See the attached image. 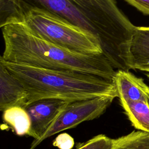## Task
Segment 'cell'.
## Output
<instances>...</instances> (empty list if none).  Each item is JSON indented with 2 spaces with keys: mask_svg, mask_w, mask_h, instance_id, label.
Segmentation results:
<instances>
[{
  "mask_svg": "<svg viewBox=\"0 0 149 149\" xmlns=\"http://www.w3.org/2000/svg\"><path fill=\"white\" fill-rule=\"evenodd\" d=\"M3 119L17 135H28L31 127V120L25 108L19 107L8 108L3 111Z\"/></svg>",
  "mask_w": 149,
  "mask_h": 149,
  "instance_id": "12",
  "label": "cell"
},
{
  "mask_svg": "<svg viewBox=\"0 0 149 149\" xmlns=\"http://www.w3.org/2000/svg\"><path fill=\"white\" fill-rule=\"evenodd\" d=\"M130 69L149 73V26H136L129 47Z\"/></svg>",
  "mask_w": 149,
  "mask_h": 149,
  "instance_id": "10",
  "label": "cell"
},
{
  "mask_svg": "<svg viewBox=\"0 0 149 149\" xmlns=\"http://www.w3.org/2000/svg\"><path fill=\"white\" fill-rule=\"evenodd\" d=\"M95 30L103 54L114 69L129 71V47L135 26L116 0H67Z\"/></svg>",
  "mask_w": 149,
  "mask_h": 149,
  "instance_id": "3",
  "label": "cell"
},
{
  "mask_svg": "<svg viewBox=\"0 0 149 149\" xmlns=\"http://www.w3.org/2000/svg\"><path fill=\"white\" fill-rule=\"evenodd\" d=\"M146 75H147V77H148V80H149V73H148Z\"/></svg>",
  "mask_w": 149,
  "mask_h": 149,
  "instance_id": "17",
  "label": "cell"
},
{
  "mask_svg": "<svg viewBox=\"0 0 149 149\" xmlns=\"http://www.w3.org/2000/svg\"><path fill=\"white\" fill-rule=\"evenodd\" d=\"M129 119L137 129L149 133V103L141 101H120Z\"/></svg>",
  "mask_w": 149,
  "mask_h": 149,
  "instance_id": "11",
  "label": "cell"
},
{
  "mask_svg": "<svg viewBox=\"0 0 149 149\" xmlns=\"http://www.w3.org/2000/svg\"><path fill=\"white\" fill-rule=\"evenodd\" d=\"M1 28L5 48L0 59L5 62L76 71L114 80L116 70L103 54L69 51L37 37L23 23H12Z\"/></svg>",
  "mask_w": 149,
  "mask_h": 149,
  "instance_id": "1",
  "label": "cell"
},
{
  "mask_svg": "<svg viewBox=\"0 0 149 149\" xmlns=\"http://www.w3.org/2000/svg\"><path fill=\"white\" fill-rule=\"evenodd\" d=\"M113 145V139L104 134H99L80 144L76 149H112Z\"/></svg>",
  "mask_w": 149,
  "mask_h": 149,
  "instance_id": "14",
  "label": "cell"
},
{
  "mask_svg": "<svg viewBox=\"0 0 149 149\" xmlns=\"http://www.w3.org/2000/svg\"><path fill=\"white\" fill-rule=\"evenodd\" d=\"M23 1L33 7L45 9L74 25L92 33L97 37L95 30L90 23L67 0Z\"/></svg>",
  "mask_w": 149,
  "mask_h": 149,
  "instance_id": "9",
  "label": "cell"
},
{
  "mask_svg": "<svg viewBox=\"0 0 149 149\" xmlns=\"http://www.w3.org/2000/svg\"><path fill=\"white\" fill-rule=\"evenodd\" d=\"M20 23L37 37L69 51L86 55L103 54L96 36L45 9L26 3Z\"/></svg>",
  "mask_w": 149,
  "mask_h": 149,
  "instance_id": "4",
  "label": "cell"
},
{
  "mask_svg": "<svg viewBox=\"0 0 149 149\" xmlns=\"http://www.w3.org/2000/svg\"><path fill=\"white\" fill-rule=\"evenodd\" d=\"M115 98L112 96H100L69 102L42 137L38 140H34L30 149H34L43 140L55 134L74 127L83 122L99 117Z\"/></svg>",
  "mask_w": 149,
  "mask_h": 149,
  "instance_id": "5",
  "label": "cell"
},
{
  "mask_svg": "<svg viewBox=\"0 0 149 149\" xmlns=\"http://www.w3.org/2000/svg\"><path fill=\"white\" fill-rule=\"evenodd\" d=\"M69 102L56 98H45L29 104L25 109L31 120L28 136L38 140L48 129Z\"/></svg>",
  "mask_w": 149,
  "mask_h": 149,
  "instance_id": "6",
  "label": "cell"
},
{
  "mask_svg": "<svg viewBox=\"0 0 149 149\" xmlns=\"http://www.w3.org/2000/svg\"><path fill=\"white\" fill-rule=\"evenodd\" d=\"M112 149H149V133L141 130L113 139Z\"/></svg>",
  "mask_w": 149,
  "mask_h": 149,
  "instance_id": "13",
  "label": "cell"
},
{
  "mask_svg": "<svg viewBox=\"0 0 149 149\" xmlns=\"http://www.w3.org/2000/svg\"><path fill=\"white\" fill-rule=\"evenodd\" d=\"M120 101H141L148 102L149 86L144 80L129 71L117 70L114 77Z\"/></svg>",
  "mask_w": 149,
  "mask_h": 149,
  "instance_id": "8",
  "label": "cell"
},
{
  "mask_svg": "<svg viewBox=\"0 0 149 149\" xmlns=\"http://www.w3.org/2000/svg\"><path fill=\"white\" fill-rule=\"evenodd\" d=\"M148 103H149V101H148Z\"/></svg>",
  "mask_w": 149,
  "mask_h": 149,
  "instance_id": "18",
  "label": "cell"
},
{
  "mask_svg": "<svg viewBox=\"0 0 149 149\" xmlns=\"http://www.w3.org/2000/svg\"><path fill=\"white\" fill-rule=\"evenodd\" d=\"M28 93L23 84L0 62V110L28 105Z\"/></svg>",
  "mask_w": 149,
  "mask_h": 149,
  "instance_id": "7",
  "label": "cell"
},
{
  "mask_svg": "<svg viewBox=\"0 0 149 149\" xmlns=\"http://www.w3.org/2000/svg\"><path fill=\"white\" fill-rule=\"evenodd\" d=\"M0 62L24 86L29 104L45 98L73 102L100 96L118 97L114 80L76 71L45 69L1 59Z\"/></svg>",
  "mask_w": 149,
  "mask_h": 149,
  "instance_id": "2",
  "label": "cell"
},
{
  "mask_svg": "<svg viewBox=\"0 0 149 149\" xmlns=\"http://www.w3.org/2000/svg\"><path fill=\"white\" fill-rule=\"evenodd\" d=\"M74 144L73 138L66 133L58 135L53 141V145L59 149H72Z\"/></svg>",
  "mask_w": 149,
  "mask_h": 149,
  "instance_id": "15",
  "label": "cell"
},
{
  "mask_svg": "<svg viewBox=\"0 0 149 149\" xmlns=\"http://www.w3.org/2000/svg\"><path fill=\"white\" fill-rule=\"evenodd\" d=\"M146 15H149V0H125Z\"/></svg>",
  "mask_w": 149,
  "mask_h": 149,
  "instance_id": "16",
  "label": "cell"
}]
</instances>
